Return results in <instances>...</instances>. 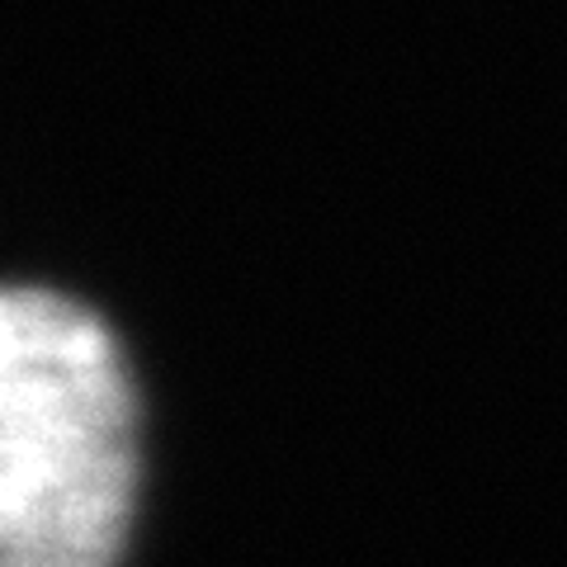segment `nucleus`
Wrapping results in <instances>:
<instances>
[{
    "label": "nucleus",
    "mask_w": 567,
    "mask_h": 567,
    "mask_svg": "<svg viewBox=\"0 0 567 567\" xmlns=\"http://www.w3.org/2000/svg\"><path fill=\"white\" fill-rule=\"evenodd\" d=\"M137 406L104 322L52 289L0 308V567H118Z\"/></svg>",
    "instance_id": "1"
}]
</instances>
